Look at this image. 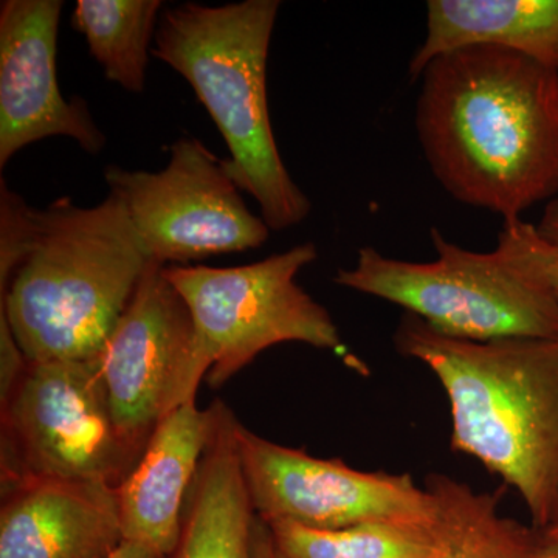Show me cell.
Segmentation results:
<instances>
[{
  "instance_id": "obj_20",
  "label": "cell",
  "mask_w": 558,
  "mask_h": 558,
  "mask_svg": "<svg viewBox=\"0 0 558 558\" xmlns=\"http://www.w3.org/2000/svg\"><path fill=\"white\" fill-rule=\"evenodd\" d=\"M253 558H277L269 526L258 517L253 531Z\"/></svg>"
},
{
  "instance_id": "obj_10",
  "label": "cell",
  "mask_w": 558,
  "mask_h": 558,
  "mask_svg": "<svg viewBox=\"0 0 558 558\" xmlns=\"http://www.w3.org/2000/svg\"><path fill=\"white\" fill-rule=\"evenodd\" d=\"M153 263L95 357L124 438L140 450L170 411L196 402L194 325L185 300Z\"/></svg>"
},
{
  "instance_id": "obj_23",
  "label": "cell",
  "mask_w": 558,
  "mask_h": 558,
  "mask_svg": "<svg viewBox=\"0 0 558 558\" xmlns=\"http://www.w3.org/2000/svg\"><path fill=\"white\" fill-rule=\"evenodd\" d=\"M545 534H546V537H548L549 539H553V542H558V524H557V526L549 529V531H546Z\"/></svg>"
},
{
  "instance_id": "obj_15",
  "label": "cell",
  "mask_w": 558,
  "mask_h": 558,
  "mask_svg": "<svg viewBox=\"0 0 558 558\" xmlns=\"http://www.w3.org/2000/svg\"><path fill=\"white\" fill-rule=\"evenodd\" d=\"M425 10V38L411 58V80L439 54L470 46L515 51L558 73V0H429Z\"/></svg>"
},
{
  "instance_id": "obj_22",
  "label": "cell",
  "mask_w": 558,
  "mask_h": 558,
  "mask_svg": "<svg viewBox=\"0 0 558 558\" xmlns=\"http://www.w3.org/2000/svg\"><path fill=\"white\" fill-rule=\"evenodd\" d=\"M542 558H558V542L548 538V545L543 550Z\"/></svg>"
},
{
  "instance_id": "obj_1",
  "label": "cell",
  "mask_w": 558,
  "mask_h": 558,
  "mask_svg": "<svg viewBox=\"0 0 558 558\" xmlns=\"http://www.w3.org/2000/svg\"><path fill=\"white\" fill-rule=\"evenodd\" d=\"M416 132L453 199L502 222L558 196V73L523 54L470 46L418 76Z\"/></svg>"
},
{
  "instance_id": "obj_14",
  "label": "cell",
  "mask_w": 558,
  "mask_h": 558,
  "mask_svg": "<svg viewBox=\"0 0 558 558\" xmlns=\"http://www.w3.org/2000/svg\"><path fill=\"white\" fill-rule=\"evenodd\" d=\"M211 432L183 510L172 558H253L256 513L242 473L238 418L215 400Z\"/></svg>"
},
{
  "instance_id": "obj_11",
  "label": "cell",
  "mask_w": 558,
  "mask_h": 558,
  "mask_svg": "<svg viewBox=\"0 0 558 558\" xmlns=\"http://www.w3.org/2000/svg\"><path fill=\"white\" fill-rule=\"evenodd\" d=\"M62 0L0 3V168L21 149L70 137L97 156L105 134L83 98L65 100L57 75Z\"/></svg>"
},
{
  "instance_id": "obj_4",
  "label": "cell",
  "mask_w": 558,
  "mask_h": 558,
  "mask_svg": "<svg viewBox=\"0 0 558 558\" xmlns=\"http://www.w3.org/2000/svg\"><path fill=\"white\" fill-rule=\"evenodd\" d=\"M278 0L186 2L161 13L150 53L189 81L229 148L226 168L271 231L299 226L310 197L279 154L267 98V61Z\"/></svg>"
},
{
  "instance_id": "obj_12",
  "label": "cell",
  "mask_w": 558,
  "mask_h": 558,
  "mask_svg": "<svg viewBox=\"0 0 558 558\" xmlns=\"http://www.w3.org/2000/svg\"><path fill=\"white\" fill-rule=\"evenodd\" d=\"M7 484L0 558H110L123 545L116 487L36 476Z\"/></svg>"
},
{
  "instance_id": "obj_13",
  "label": "cell",
  "mask_w": 558,
  "mask_h": 558,
  "mask_svg": "<svg viewBox=\"0 0 558 558\" xmlns=\"http://www.w3.org/2000/svg\"><path fill=\"white\" fill-rule=\"evenodd\" d=\"M209 432L211 411L196 402L183 403L157 424L138 464L117 488L124 542L172 557Z\"/></svg>"
},
{
  "instance_id": "obj_21",
  "label": "cell",
  "mask_w": 558,
  "mask_h": 558,
  "mask_svg": "<svg viewBox=\"0 0 558 558\" xmlns=\"http://www.w3.org/2000/svg\"><path fill=\"white\" fill-rule=\"evenodd\" d=\"M110 558H159L156 554L135 543L124 542Z\"/></svg>"
},
{
  "instance_id": "obj_3",
  "label": "cell",
  "mask_w": 558,
  "mask_h": 558,
  "mask_svg": "<svg viewBox=\"0 0 558 558\" xmlns=\"http://www.w3.org/2000/svg\"><path fill=\"white\" fill-rule=\"evenodd\" d=\"M395 347L427 365L446 389L451 449L515 488L532 526H557L558 336L461 340L405 314Z\"/></svg>"
},
{
  "instance_id": "obj_9",
  "label": "cell",
  "mask_w": 558,
  "mask_h": 558,
  "mask_svg": "<svg viewBox=\"0 0 558 558\" xmlns=\"http://www.w3.org/2000/svg\"><path fill=\"white\" fill-rule=\"evenodd\" d=\"M238 451L256 517L332 531L374 523L436 526L438 501L410 475L360 472L341 459H319L304 450L260 438L238 422Z\"/></svg>"
},
{
  "instance_id": "obj_6",
  "label": "cell",
  "mask_w": 558,
  "mask_h": 558,
  "mask_svg": "<svg viewBox=\"0 0 558 558\" xmlns=\"http://www.w3.org/2000/svg\"><path fill=\"white\" fill-rule=\"evenodd\" d=\"M317 258V247L306 242L245 266L163 267L193 318L194 387L204 379L222 387L260 352L281 343L344 352L328 310L296 282Z\"/></svg>"
},
{
  "instance_id": "obj_5",
  "label": "cell",
  "mask_w": 558,
  "mask_h": 558,
  "mask_svg": "<svg viewBox=\"0 0 558 558\" xmlns=\"http://www.w3.org/2000/svg\"><path fill=\"white\" fill-rule=\"evenodd\" d=\"M429 233L435 260L411 263L363 247L354 267L339 269L333 282L398 304L453 339L558 336L550 248L535 223L502 222L492 252L459 247L438 229Z\"/></svg>"
},
{
  "instance_id": "obj_16",
  "label": "cell",
  "mask_w": 558,
  "mask_h": 558,
  "mask_svg": "<svg viewBox=\"0 0 558 558\" xmlns=\"http://www.w3.org/2000/svg\"><path fill=\"white\" fill-rule=\"evenodd\" d=\"M425 488L439 508V549L433 558H542L545 532L499 513V492H476L447 475H429Z\"/></svg>"
},
{
  "instance_id": "obj_19",
  "label": "cell",
  "mask_w": 558,
  "mask_h": 558,
  "mask_svg": "<svg viewBox=\"0 0 558 558\" xmlns=\"http://www.w3.org/2000/svg\"><path fill=\"white\" fill-rule=\"evenodd\" d=\"M537 229L550 248V277L558 295V196L546 204Z\"/></svg>"
},
{
  "instance_id": "obj_17",
  "label": "cell",
  "mask_w": 558,
  "mask_h": 558,
  "mask_svg": "<svg viewBox=\"0 0 558 558\" xmlns=\"http://www.w3.org/2000/svg\"><path fill=\"white\" fill-rule=\"evenodd\" d=\"M161 9L160 0H78L72 25L110 83L142 94Z\"/></svg>"
},
{
  "instance_id": "obj_18",
  "label": "cell",
  "mask_w": 558,
  "mask_h": 558,
  "mask_svg": "<svg viewBox=\"0 0 558 558\" xmlns=\"http://www.w3.org/2000/svg\"><path fill=\"white\" fill-rule=\"evenodd\" d=\"M266 524L277 558H433L439 549L438 524L374 521L332 531L288 521Z\"/></svg>"
},
{
  "instance_id": "obj_7",
  "label": "cell",
  "mask_w": 558,
  "mask_h": 558,
  "mask_svg": "<svg viewBox=\"0 0 558 558\" xmlns=\"http://www.w3.org/2000/svg\"><path fill=\"white\" fill-rule=\"evenodd\" d=\"M7 480L36 476L119 488L143 451L124 438L95 360L27 362L2 399Z\"/></svg>"
},
{
  "instance_id": "obj_2",
  "label": "cell",
  "mask_w": 558,
  "mask_h": 558,
  "mask_svg": "<svg viewBox=\"0 0 558 558\" xmlns=\"http://www.w3.org/2000/svg\"><path fill=\"white\" fill-rule=\"evenodd\" d=\"M0 185V317L27 362L94 360L154 263L126 207L33 208Z\"/></svg>"
},
{
  "instance_id": "obj_8",
  "label": "cell",
  "mask_w": 558,
  "mask_h": 558,
  "mask_svg": "<svg viewBox=\"0 0 558 558\" xmlns=\"http://www.w3.org/2000/svg\"><path fill=\"white\" fill-rule=\"evenodd\" d=\"M109 193L126 207L149 258L160 266L185 264L259 248L270 229L253 215L219 159L194 137L172 143L161 171L105 170Z\"/></svg>"
}]
</instances>
